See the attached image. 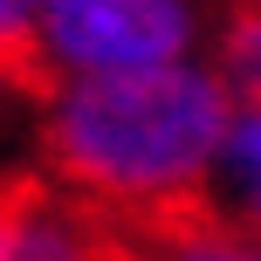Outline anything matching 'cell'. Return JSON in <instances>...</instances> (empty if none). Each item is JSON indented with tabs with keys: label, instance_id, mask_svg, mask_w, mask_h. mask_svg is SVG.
<instances>
[{
	"label": "cell",
	"instance_id": "cell-1",
	"mask_svg": "<svg viewBox=\"0 0 261 261\" xmlns=\"http://www.w3.org/2000/svg\"><path fill=\"white\" fill-rule=\"evenodd\" d=\"M234 96L206 62L110 83H48L35 103V165L103 220L144 234L206 206Z\"/></svg>",
	"mask_w": 261,
	"mask_h": 261
},
{
	"label": "cell",
	"instance_id": "cell-2",
	"mask_svg": "<svg viewBox=\"0 0 261 261\" xmlns=\"http://www.w3.org/2000/svg\"><path fill=\"white\" fill-rule=\"evenodd\" d=\"M213 0H48L28 21V76L48 83H110L206 62Z\"/></svg>",
	"mask_w": 261,
	"mask_h": 261
},
{
	"label": "cell",
	"instance_id": "cell-3",
	"mask_svg": "<svg viewBox=\"0 0 261 261\" xmlns=\"http://www.w3.org/2000/svg\"><path fill=\"white\" fill-rule=\"evenodd\" d=\"M7 213H14V254L21 261H110L117 254L110 248V220L48 179L7 186Z\"/></svg>",
	"mask_w": 261,
	"mask_h": 261
},
{
	"label": "cell",
	"instance_id": "cell-4",
	"mask_svg": "<svg viewBox=\"0 0 261 261\" xmlns=\"http://www.w3.org/2000/svg\"><path fill=\"white\" fill-rule=\"evenodd\" d=\"M206 213H220V220H234L241 234L261 241V110H234L213 186H206Z\"/></svg>",
	"mask_w": 261,
	"mask_h": 261
},
{
	"label": "cell",
	"instance_id": "cell-5",
	"mask_svg": "<svg viewBox=\"0 0 261 261\" xmlns=\"http://www.w3.org/2000/svg\"><path fill=\"white\" fill-rule=\"evenodd\" d=\"M206 69L234 96V110H261V0H220L213 7Z\"/></svg>",
	"mask_w": 261,
	"mask_h": 261
},
{
	"label": "cell",
	"instance_id": "cell-6",
	"mask_svg": "<svg viewBox=\"0 0 261 261\" xmlns=\"http://www.w3.org/2000/svg\"><path fill=\"white\" fill-rule=\"evenodd\" d=\"M151 261H261V241L241 234L234 220H220V213H179V220L151 227Z\"/></svg>",
	"mask_w": 261,
	"mask_h": 261
},
{
	"label": "cell",
	"instance_id": "cell-7",
	"mask_svg": "<svg viewBox=\"0 0 261 261\" xmlns=\"http://www.w3.org/2000/svg\"><path fill=\"white\" fill-rule=\"evenodd\" d=\"M35 103H41V83L28 76V62L21 55H0V158L7 151L21 158V144L35 151Z\"/></svg>",
	"mask_w": 261,
	"mask_h": 261
},
{
	"label": "cell",
	"instance_id": "cell-8",
	"mask_svg": "<svg viewBox=\"0 0 261 261\" xmlns=\"http://www.w3.org/2000/svg\"><path fill=\"white\" fill-rule=\"evenodd\" d=\"M28 0H0V55H21L28 48Z\"/></svg>",
	"mask_w": 261,
	"mask_h": 261
},
{
	"label": "cell",
	"instance_id": "cell-9",
	"mask_svg": "<svg viewBox=\"0 0 261 261\" xmlns=\"http://www.w3.org/2000/svg\"><path fill=\"white\" fill-rule=\"evenodd\" d=\"M0 261H21V254H14V213H7V193H0Z\"/></svg>",
	"mask_w": 261,
	"mask_h": 261
},
{
	"label": "cell",
	"instance_id": "cell-10",
	"mask_svg": "<svg viewBox=\"0 0 261 261\" xmlns=\"http://www.w3.org/2000/svg\"><path fill=\"white\" fill-rule=\"evenodd\" d=\"M41 7H48V0H28V14H41Z\"/></svg>",
	"mask_w": 261,
	"mask_h": 261
}]
</instances>
